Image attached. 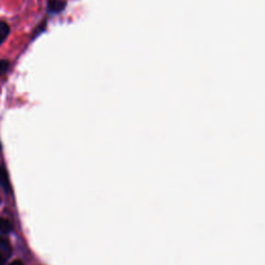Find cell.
<instances>
[{
  "mask_svg": "<svg viewBox=\"0 0 265 265\" xmlns=\"http://www.w3.org/2000/svg\"><path fill=\"white\" fill-rule=\"evenodd\" d=\"M12 248L9 242L5 239L0 237V265H4L5 261L11 257Z\"/></svg>",
  "mask_w": 265,
  "mask_h": 265,
  "instance_id": "obj_1",
  "label": "cell"
},
{
  "mask_svg": "<svg viewBox=\"0 0 265 265\" xmlns=\"http://www.w3.org/2000/svg\"><path fill=\"white\" fill-rule=\"evenodd\" d=\"M66 6V0H48V11L51 14H59Z\"/></svg>",
  "mask_w": 265,
  "mask_h": 265,
  "instance_id": "obj_2",
  "label": "cell"
},
{
  "mask_svg": "<svg viewBox=\"0 0 265 265\" xmlns=\"http://www.w3.org/2000/svg\"><path fill=\"white\" fill-rule=\"evenodd\" d=\"M0 186H1L6 192H11V182L8 179V174L5 167L0 165Z\"/></svg>",
  "mask_w": 265,
  "mask_h": 265,
  "instance_id": "obj_3",
  "label": "cell"
},
{
  "mask_svg": "<svg viewBox=\"0 0 265 265\" xmlns=\"http://www.w3.org/2000/svg\"><path fill=\"white\" fill-rule=\"evenodd\" d=\"M9 33H11L9 25L3 21H0V45H2L5 42V39L9 35Z\"/></svg>",
  "mask_w": 265,
  "mask_h": 265,
  "instance_id": "obj_4",
  "label": "cell"
},
{
  "mask_svg": "<svg viewBox=\"0 0 265 265\" xmlns=\"http://www.w3.org/2000/svg\"><path fill=\"white\" fill-rule=\"evenodd\" d=\"M13 230L12 223L4 218H0V234H8Z\"/></svg>",
  "mask_w": 265,
  "mask_h": 265,
  "instance_id": "obj_5",
  "label": "cell"
},
{
  "mask_svg": "<svg viewBox=\"0 0 265 265\" xmlns=\"http://www.w3.org/2000/svg\"><path fill=\"white\" fill-rule=\"evenodd\" d=\"M9 68V63L5 59H0V76H3Z\"/></svg>",
  "mask_w": 265,
  "mask_h": 265,
  "instance_id": "obj_6",
  "label": "cell"
},
{
  "mask_svg": "<svg viewBox=\"0 0 265 265\" xmlns=\"http://www.w3.org/2000/svg\"><path fill=\"white\" fill-rule=\"evenodd\" d=\"M8 265H24V263L20 260H16V261H13L12 263H9Z\"/></svg>",
  "mask_w": 265,
  "mask_h": 265,
  "instance_id": "obj_7",
  "label": "cell"
},
{
  "mask_svg": "<svg viewBox=\"0 0 265 265\" xmlns=\"http://www.w3.org/2000/svg\"><path fill=\"white\" fill-rule=\"evenodd\" d=\"M0 202H1V198H0Z\"/></svg>",
  "mask_w": 265,
  "mask_h": 265,
  "instance_id": "obj_8",
  "label": "cell"
}]
</instances>
